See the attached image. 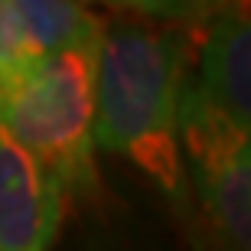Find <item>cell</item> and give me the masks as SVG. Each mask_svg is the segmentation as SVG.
Instances as JSON below:
<instances>
[{
    "instance_id": "cell-1",
    "label": "cell",
    "mask_w": 251,
    "mask_h": 251,
    "mask_svg": "<svg viewBox=\"0 0 251 251\" xmlns=\"http://www.w3.org/2000/svg\"><path fill=\"white\" fill-rule=\"evenodd\" d=\"M189 39L179 29L108 23L98 46L95 144L130 160L160 189L183 196L179 98Z\"/></svg>"
},
{
    "instance_id": "cell-2",
    "label": "cell",
    "mask_w": 251,
    "mask_h": 251,
    "mask_svg": "<svg viewBox=\"0 0 251 251\" xmlns=\"http://www.w3.org/2000/svg\"><path fill=\"white\" fill-rule=\"evenodd\" d=\"M98 46H72L39 56L0 82V127L59 176L69 199L98 189Z\"/></svg>"
},
{
    "instance_id": "cell-3",
    "label": "cell",
    "mask_w": 251,
    "mask_h": 251,
    "mask_svg": "<svg viewBox=\"0 0 251 251\" xmlns=\"http://www.w3.org/2000/svg\"><path fill=\"white\" fill-rule=\"evenodd\" d=\"M251 130L219 114L196 85L179 98V147H186L205 219L222 251H251Z\"/></svg>"
},
{
    "instance_id": "cell-4",
    "label": "cell",
    "mask_w": 251,
    "mask_h": 251,
    "mask_svg": "<svg viewBox=\"0 0 251 251\" xmlns=\"http://www.w3.org/2000/svg\"><path fill=\"white\" fill-rule=\"evenodd\" d=\"M69 193L0 127V251H49Z\"/></svg>"
},
{
    "instance_id": "cell-5",
    "label": "cell",
    "mask_w": 251,
    "mask_h": 251,
    "mask_svg": "<svg viewBox=\"0 0 251 251\" xmlns=\"http://www.w3.org/2000/svg\"><path fill=\"white\" fill-rule=\"evenodd\" d=\"M196 92L235 127L251 130V23L248 13L215 17L202 29Z\"/></svg>"
},
{
    "instance_id": "cell-6",
    "label": "cell",
    "mask_w": 251,
    "mask_h": 251,
    "mask_svg": "<svg viewBox=\"0 0 251 251\" xmlns=\"http://www.w3.org/2000/svg\"><path fill=\"white\" fill-rule=\"evenodd\" d=\"M13 10L33 59L72 46H98L108 26L82 0H13Z\"/></svg>"
},
{
    "instance_id": "cell-7",
    "label": "cell",
    "mask_w": 251,
    "mask_h": 251,
    "mask_svg": "<svg viewBox=\"0 0 251 251\" xmlns=\"http://www.w3.org/2000/svg\"><path fill=\"white\" fill-rule=\"evenodd\" d=\"M26 62H33V52H29L26 39H23L13 0H0V82L10 78Z\"/></svg>"
},
{
    "instance_id": "cell-8",
    "label": "cell",
    "mask_w": 251,
    "mask_h": 251,
    "mask_svg": "<svg viewBox=\"0 0 251 251\" xmlns=\"http://www.w3.org/2000/svg\"><path fill=\"white\" fill-rule=\"evenodd\" d=\"M248 3L251 0H176L173 23L205 29L215 17H225V13H248Z\"/></svg>"
},
{
    "instance_id": "cell-9",
    "label": "cell",
    "mask_w": 251,
    "mask_h": 251,
    "mask_svg": "<svg viewBox=\"0 0 251 251\" xmlns=\"http://www.w3.org/2000/svg\"><path fill=\"white\" fill-rule=\"evenodd\" d=\"M88 3V0H82ZM92 3H104L111 10L121 13H137V17H160V20H173L176 0H92Z\"/></svg>"
}]
</instances>
